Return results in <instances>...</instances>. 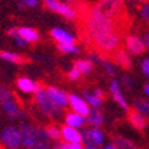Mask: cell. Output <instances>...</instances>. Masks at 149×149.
Masks as SVG:
<instances>
[{
  "label": "cell",
  "instance_id": "6da1fadb",
  "mask_svg": "<svg viewBox=\"0 0 149 149\" xmlns=\"http://www.w3.org/2000/svg\"><path fill=\"white\" fill-rule=\"evenodd\" d=\"M85 17L82 20V38L86 42H91L101 35H106L117 31V20L109 17L91 16L83 14Z\"/></svg>",
  "mask_w": 149,
  "mask_h": 149
},
{
  "label": "cell",
  "instance_id": "7a4b0ae2",
  "mask_svg": "<svg viewBox=\"0 0 149 149\" xmlns=\"http://www.w3.org/2000/svg\"><path fill=\"white\" fill-rule=\"evenodd\" d=\"M122 8H124V0H97V3L91 6L90 10H87L85 14L114 19L120 15Z\"/></svg>",
  "mask_w": 149,
  "mask_h": 149
},
{
  "label": "cell",
  "instance_id": "3957f363",
  "mask_svg": "<svg viewBox=\"0 0 149 149\" xmlns=\"http://www.w3.org/2000/svg\"><path fill=\"white\" fill-rule=\"evenodd\" d=\"M93 47L97 51L102 54H113L116 50L120 49V43H121V35L120 32H110L106 35H101L98 38L93 39L90 42Z\"/></svg>",
  "mask_w": 149,
  "mask_h": 149
},
{
  "label": "cell",
  "instance_id": "277c9868",
  "mask_svg": "<svg viewBox=\"0 0 149 149\" xmlns=\"http://www.w3.org/2000/svg\"><path fill=\"white\" fill-rule=\"evenodd\" d=\"M35 101L38 104L40 111L47 117H52V118H58L59 116L62 114V109L58 108L47 95L46 87L39 86L38 90L35 91Z\"/></svg>",
  "mask_w": 149,
  "mask_h": 149
},
{
  "label": "cell",
  "instance_id": "5b68a950",
  "mask_svg": "<svg viewBox=\"0 0 149 149\" xmlns=\"http://www.w3.org/2000/svg\"><path fill=\"white\" fill-rule=\"evenodd\" d=\"M0 101H1V108L6 111V114L10 120H17L23 116V111L17 106L14 95L8 90L7 87H1L0 90Z\"/></svg>",
  "mask_w": 149,
  "mask_h": 149
},
{
  "label": "cell",
  "instance_id": "8992f818",
  "mask_svg": "<svg viewBox=\"0 0 149 149\" xmlns=\"http://www.w3.org/2000/svg\"><path fill=\"white\" fill-rule=\"evenodd\" d=\"M1 144L6 149H17L22 144L20 129L16 126H6L1 132Z\"/></svg>",
  "mask_w": 149,
  "mask_h": 149
},
{
  "label": "cell",
  "instance_id": "52a82bcc",
  "mask_svg": "<svg viewBox=\"0 0 149 149\" xmlns=\"http://www.w3.org/2000/svg\"><path fill=\"white\" fill-rule=\"evenodd\" d=\"M22 133V144L27 149H32L35 145H38L40 142V133L39 129H36L34 125L23 124L20 126Z\"/></svg>",
  "mask_w": 149,
  "mask_h": 149
},
{
  "label": "cell",
  "instance_id": "ba28073f",
  "mask_svg": "<svg viewBox=\"0 0 149 149\" xmlns=\"http://www.w3.org/2000/svg\"><path fill=\"white\" fill-rule=\"evenodd\" d=\"M45 6L49 8L52 12H56V14L62 15L66 19H74L75 17V10L73 7H70L69 4L62 3L59 0H45Z\"/></svg>",
  "mask_w": 149,
  "mask_h": 149
},
{
  "label": "cell",
  "instance_id": "9c48e42d",
  "mask_svg": "<svg viewBox=\"0 0 149 149\" xmlns=\"http://www.w3.org/2000/svg\"><path fill=\"white\" fill-rule=\"evenodd\" d=\"M8 35L11 38L12 36H19L20 39L26 42V43H35L39 40V34L35 28L30 27H20V28H11L8 31Z\"/></svg>",
  "mask_w": 149,
  "mask_h": 149
},
{
  "label": "cell",
  "instance_id": "30bf717a",
  "mask_svg": "<svg viewBox=\"0 0 149 149\" xmlns=\"http://www.w3.org/2000/svg\"><path fill=\"white\" fill-rule=\"evenodd\" d=\"M69 105L71 106L74 113L82 116V117H87L89 113H90L89 104L83 98H81L79 95H77V94H70L69 95Z\"/></svg>",
  "mask_w": 149,
  "mask_h": 149
},
{
  "label": "cell",
  "instance_id": "8fae6325",
  "mask_svg": "<svg viewBox=\"0 0 149 149\" xmlns=\"http://www.w3.org/2000/svg\"><path fill=\"white\" fill-rule=\"evenodd\" d=\"M46 91H47V95L50 97V100H51L58 108L63 109L65 106L69 105V95L63 90L58 89V87H54V86H47L46 87Z\"/></svg>",
  "mask_w": 149,
  "mask_h": 149
},
{
  "label": "cell",
  "instance_id": "7c38bea8",
  "mask_svg": "<svg viewBox=\"0 0 149 149\" xmlns=\"http://www.w3.org/2000/svg\"><path fill=\"white\" fill-rule=\"evenodd\" d=\"M125 45H126V49L130 54L133 55H140L142 52H145V49H146V45L145 42L142 40L140 36L137 35H129L126 40H125Z\"/></svg>",
  "mask_w": 149,
  "mask_h": 149
},
{
  "label": "cell",
  "instance_id": "4fadbf2b",
  "mask_svg": "<svg viewBox=\"0 0 149 149\" xmlns=\"http://www.w3.org/2000/svg\"><path fill=\"white\" fill-rule=\"evenodd\" d=\"M83 142L86 145H97L100 146L104 142V133L101 132L98 128L93 129H85L82 133Z\"/></svg>",
  "mask_w": 149,
  "mask_h": 149
},
{
  "label": "cell",
  "instance_id": "5bb4252c",
  "mask_svg": "<svg viewBox=\"0 0 149 149\" xmlns=\"http://www.w3.org/2000/svg\"><path fill=\"white\" fill-rule=\"evenodd\" d=\"M62 137L69 144H81V141H83L82 133H79L75 128H71L67 125L62 128Z\"/></svg>",
  "mask_w": 149,
  "mask_h": 149
},
{
  "label": "cell",
  "instance_id": "9a60e30c",
  "mask_svg": "<svg viewBox=\"0 0 149 149\" xmlns=\"http://www.w3.org/2000/svg\"><path fill=\"white\" fill-rule=\"evenodd\" d=\"M110 93H111V95H113V100H114L124 110H128L129 109L128 102L125 100L124 94H122L121 89H120V83H118L117 81H111L110 82Z\"/></svg>",
  "mask_w": 149,
  "mask_h": 149
},
{
  "label": "cell",
  "instance_id": "2e32d148",
  "mask_svg": "<svg viewBox=\"0 0 149 149\" xmlns=\"http://www.w3.org/2000/svg\"><path fill=\"white\" fill-rule=\"evenodd\" d=\"M51 36L58 42V45H74V42H75L73 35H70L67 31L61 30V28H52Z\"/></svg>",
  "mask_w": 149,
  "mask_h": 149
},
{
  "label": "cell",
  "instance_id": "e0dca14e",
  "mask_svg": "<svg viewBox=\"0 0 149 149\" xmlns=\"http://www.w3.org/2000/svg\"><path fill=\"white\" fill-rule=\"evenodd\" d=\"M128 118H129V122H130L136 129H139V130H144V129L146 128V124H148L146 118L144 117L141 113H139L136 109L134 110H129Z\"/></svg>",
  "mask_w": 149,
  "mask_h": 149
},
{
  "label": "cell",
  "instance_id": "ac0fdd59",
  "mask_svg": "<svg viewBox=\"0 0 149 149\" xmlns=\"http://www.w3.org/2000/svg\"><path fill=\"white\" fill-rule=\"evenodd\" d=\"M111 58H113V61L117 63L118 66L124 67V69H130V66H132V65H130V58H129L128 52L125 51L124 49H121V47L113 52Z\"/></svg>",
  "mask_w": 149,
  "mask_h": 149
},
{
  "label": "cell",
  "instance_id": "d6986e66",
  "mask_svg": "<svg viewBox=\"0 0 149 149\" xmlns=\"http://www.w3.org/2000/svg\"><path fill=\"white\" fill-rule=\"evenodd\" d=\"M16 86L19 90H22L23 93H34V91L38 90V85L34 82L32 79L27 78V77H22V78H17L16 81Z\"/></svg>",
  "mask_w": 149,
  "mask_h": 149
},
{
  "label": "cell",
  "instance_id": "ffe728a7",
  "mask_svg": "<svg viewBox=\"0 0 149 149\" xmlns=\"http://www.w3.org/2000/svg\"><path fill=\"white\" fill-rule=\"evenodd\" d=\"M65 121H66V125L67 126H71V128H81L83 124H85V118L82 117V116L77 114V113H74V111H70V113H67L66 117H65Z\"/></svg>",
  "mask_w": 149,
  "mask_h": 149
},
{
  "label": "cell",
  "instance_id": "44dd1931",
  "mask_svg": "<svg viewBox=\"0 0 149 149\" xmlns=\"http://www.w3.org/2000/svg\"><path fill=\"white\" fill-rule=\"evenodd\" d=\"M83 97H85V101L89 104V106H93L94 109L100 108L102 105V101H104V98L98 97L94 91H89V90H83Z\"/></svg>",
  "mask_w": 149,
  "mask_h": 149
},
{
  "label": "cell",
  "instance_id": "7402d4cb",
  "mask_svg": "<svg viewBox=\"0 0 149 149\" xmlns=\"http://www.w3.org/2000/svg\"><path fill=\"white\" fill-rule=\"evenodd\" d=\"M104 121V117H102V113H101L98 109H93V110L89 113V116L86 117V122L93 128H97L101 126Z\"/></svg>",
  "mask_w": 149,
  "mask_h": 149
},
{
  "label": "cell",
  "instance_id": "603a6c76",
  "mask_svg": "<svg viewBox=\"0 0 149 149\" xmlns=\"http://www.w3.org/2000/svg\"><path fill=\"white\" fill-rule=\"evenodd\" d=\"M74 66L81 71V74L86 75V74H90L93 71V62L91 61H87V59H79L74 62Z\"/></svg>",
  "mask_w": 149,
  "mask_h": 149
},
{
  "label": "cell",
  "instance_id": "cb8c5ba5",
  "mask_svg": "<svg viewBox=\"0 0 149 149\" xmlns=\"http://www.w3.org/2000/svg\"><path fill=\"white\" fill-rule=\"evenodd\" d=\"M0 56H1V59H4V61H8V62H11V63H16V65H20V63L26 62V59L23 58V56L17 55L15 52H10V51H1L0 52Z\"/></svg>",
  "mask_w": 149,
  "mask_h": 149
},
{
  "label": "cell",
  "instance_id": "d4e9b609",
  "mask_svg": "<svg viewBox=\"0 0 149 149\" xmlns=\"http://www.w3.org/2000/svg\"><path fill=\"white\" fill-rule=\"evenodd\" d=\"M134 109L142 116H149V101L145 98H137L134 101Z\"/></svg>",
  "mask_w": 149,
  "mask_h": 149
},
{
  "label": "cell",
  "instance_id": "484cf974",
  "mask_svg": "<svg viewBox=\"0 0 149 149\" xmlns=\"http://www.w3.org/2000/svg\"><path fill=\"white\" fill-rule=\"evenodd\" d=\"M46 132H47V136H49L50 140H59L62 137V129L59 128L58 125H49L46 128Z\"/></svg>",
  "mask_w": 149,
  "mask_h": 149
},
{
  "label": "cell",
  "instance_id": "4316f807",
  "mask_svg": "<svg viewBox=\"0 0 149 149\" xmlns=\"http://www.w3.org/2000/svg\"><path fill=\"white\" fill-rule=\"evenodd\" d=\"M114 145L118 149H136V146L133 145V142H130L129 140L122 139V137H117L114 141Z\"/></svg>",
  "mask_w": 149,
  "mask_h": 149
},
{
  "label": "cell",
  "instance_id": "83f0119b",
  "mask_svg": "<svg viewBox=\"0 0 149 149\" xmlns=\"http://www.w3.org/2000/svg\"><path fill=\"white\" fill-rule=\"evenodd\" d=\"M58 49L63 54H78L79 49L75 45H58Z\"/></svg>",
  "mask_w": 149,
  "mask_h": 149
},
{
  "label": "cell",
  "instance_id": "f1b7e54d",
  "mask_svg": "<svg viewBox=\"0 0 149 149\" xmlns=\"http://www.w3.org/2000/svg\"><path fill=\"white\" fill-rule=\"evenodd\" d=\"M100 63L102 65V67L105 69V71L109 74V75H113L114 74V66L111 65L109 61H105V59H100Z\"/></svg>",
  "mask_w": 149,
  "mask_h": 149
},
{
  "label": "cell",
  "instance_id": "f546056e",
  "mask_svg": "<svg viewBox=\"0 0 149 149\" xmlns=\"http://www.w3.org/2000/svg\"><path fill=\"white\" fill-rule=\"evenodd\" d=\"M82 75L81 74V71L78 69H77L75 66H73V69L69 71V74H67V77H69V79H71V81H77V79H79V77Z\"/></svg>",
  "mask_w": 149,
  "mask_h": 149
},
{
  "label": "cell",
  "instance_id": "4dcf8cb0",
  "mask_svg": "<svg viewBox=\"0 0 149 149\" xmlns=\"http://www.w3.org/2000/svg\"><path fill=\"white\" fill-rule=\"evenodd\" d=\"M20 7H36L38 0H16Z\"/></svg>",
  "mask_w": 149,
  "mask_h": 149
},
{
  "label": "cell",
  "instance_id": "1f68e13d",
  "mask_svg": "<svg viewBox=\"0 0 149 149\" xmlns=\"http://www.w3.org/2000/svg\"><path fill=\"white\" fill-rule=\"evenodd\" d=\"M141 15L146 22H149V3L144 4V6L141 7Z\"/></svg>",
  "mask_w": 149,
  "mask_h": 149
},
{
  "label": "cell",
  "instance_id": "d6a6232c",
  "mask_svg": "<svg viewBox=\"0 0 149 149\" xmlns=\"http://www.w3.org/2000/svg\"><path fill=\"white\" fill-rule=\"evenodd\" d=\"M141 69H142V71H144V74H145L146 77H149V58L144 59V62H142V65H141Z\"/></svg>",
  "mask_w": 149,
  "mask_h": 149
},
{
  "label": "cell",
  "instance_id": "836d02e7",
  "mask_svg": "<svg viewBox=\"0 0 149 149\" xmlns=\"http://www.w3.org/2000/svg\"><path fill=\"white\" fill-rule=\"evenodd\" d=\"M122 83H124V86H125V87H128V89H130V87H132V85H133L132 79H130V78H129L128 75L122 77Z\"/></svg>",
  "mask_w": 149,
  "mask_h": 149
},
{
  "label": "cell",
  "instance_id": "e575fe53",
  "mask_svg": "<svg viewBox=\"0 0 149 149\" xmlns=\"http://www.w3.org/2000/svg\"><path fill=\"white\" fill-rule=\"evenodd\" d=\"M32 149H51V148H50V145H49V142L47 141H40L38 145H35Z\"/></svg>",
  "mask_w": 149,
  "mask_h": 149
},
{
  "label": "cell",
  "instance_id": "d590c367",
  "mask_svg": "<svg viewBox=\"0 0 149 149\" xmlns=\"http://www.w3.org/2000/svg\"><path fill=\"white\" fill-rule=\"evenodd\" d=\"M70 144H66V142H58L52 149H69Z\"/></svg>",
  "mask_w": 149,
  "mask_h": 149
},
{
  "label": "cell",
  "instance_id": "8d00e7d4",
  "mask_svg": "<svg viewBox=\"0 0 149 149\" xmlns=\"http://www.w3.org/2000/svg\"><path fill=\"white\" fill-rule=\"evenodd\" d=\"M69 149H85V146H82L81 144H70Z\"/></svg>",
  "mask_w": 149,
  "mask_h": 149
},
{
  "label": "cell",
  "instance_id": "74e56055",
  "mask_svg": "<svg viewBox=\"0 0 149 149\" xmlns=\"http://www.w3.org/2000/svg\"><path fill=\"white\" fill-rule=\"evenodd\" d=\"M94 93L97 94L98 97H101V98H104V91L101 90V89H95V90H94Z\"/></svg>",
  "mask_w": 149,
  "mask_h": 149
},
{
  "label": "cell",
  "instance_id": "f35d334b",
  "mask_svg": "<svg viewBox=\"0 0 149 149\" xmlns=\"http://www.w3.org/2000/svg\"><path fill=\"white\" fill-rule=\"evenodd\" d=\"M102 149H118V148L114 145V144H108V145H105Z\"/></svg>",
  "mask_w": 149,
  "mask_h": 149
},
{
  "label": "cell",
  "instance_id": "ab89813d",
  "mask_svg": "<svg viewBox=\"0 0 149 149\" xmlns=\"http://www.w3.org/2000/svg\"><path fill=\"white\" fill-rule=\"evenodd\" d=\"M144 42H145L146 47H148V49H149V31L145 34V38H144Z\"/></svg>",
  "mask_w": 149,
  "mask_h": 149
},
{
  "label": "cell",
  "instance_id": "60d3db41",
  "mask_svg": "<svg viewBox=\"0 0 149 149\" xmlns=\"http://www.w3.org/2000/svg\"><path fill=\"white\" fill-rule=\"evenodd\" d=\"M85 149H101L97 145H85Z\"/></svg>",
  "mask_w": 149,
  "mask_h": 149
},
{
  "label": "cell",
  "instance_id": "b9f144b4",
  "mask_svg": "<svg viewBox=\"0 0 149 149\" xmlns=\"http://www.w3.org/2000/svg\"><path fill=\"white\" fill-rule=\"evenodd\" d=\"M144 91H145V94L149 97V83H146L145 86H144Z\"/></svg>",
  "mask_w": 149,
  "mask_h": 149
},
{
  "label": "cell",
  "instance_id": "7bdbcfd3",
  "mask_svg": "<svg viewBox=\"0 0 149 149\" xmlns=\"http://www.w3.org/2000/svg\"><path fill=\"white\" fill-rule=\"evenodd\" d=\"M141 1H146V0H141Z\"/></svg>",
  "mask_w": 149,
  "mask_h": 149
}]
</instances>
